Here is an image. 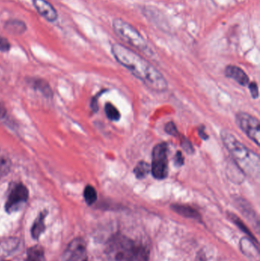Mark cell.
Masks as SVG:
<instances>
[{
	"label": "cell",
	"instance_id": "cell-1",
	"mask_svg": "<svg viewBox=\"0 0 260 261\" xmlns=\"http://www.w3.org/2000/svg\"><path fill=\"white\" fill-rule=\"evenodd\" d=\"M111 52L120 64L129 70L147 87L157 92L167 90L168 84L164 75L138 54L121 44H113Z\"/></svg>",
	"mask_w": 260,
	"mask_h": 261
},
{
	"label": "cell",
	"instance_id": "cell-2",
	"mask_svg": "<svg viewBox=\"0 0 260 261\" xmlns=\"http://www.w3.org/2000/svg\"><path fill=\"white\" fill-rule=\"evenodd\" d=\"M222 139L223 145L232 156L237 166L242 173L252 178L258 179L260 177V160L259 156L246 148L235 136L228 131L223 130Z\"/></svg>",
	"mask_w": 260,
	"mask_h": 261
},
{
	"label": "cell",
	"instance_id": "cell-3",
	"mask_svg": "<svg viewBox=\"0 0 260 261\" xmlns=\"http://www.w3.org/2000/svg\"><path fill=\"white\" fill-rule=\"evenodd\" d=\"M136 247L133 241L124 235L113 237L106 247L109 261H133Z\"/></svg>",
	"mask_w": 260,
	"mask_h": 261
},
{
	"label": "cell",
	"instance_id": "cell-4",
	"mask_svg": "<svg viewBox=\"0 0 260 261\" xmlns=\"http://www.w3.org/2000/svg\"><path fill=\"white\" fill-rule=\"evenodd\" d=\"M112 26L114 32L128 44L145 53L150 52L146 40L129 22L121 19H115L113 21Z\"/></svg>",
	"mask_w": 260,
	"mask_h": 261
},
{
	"label": "cell",
	"instance_id": "cell-5",
	"mask_svg": "<svg viewBox=\"0 0 260 261\" xmlns=\"http://www.w3.org/2000/svg\"><path fill=\"white\" fill-rule=\"evenodd\" d=\"M168 145L160 143L156 145L152 153L150 172L157 180H164L168 176Z\"/></svg>",
	"mask_w": 260,
	"mask_h": 261
},
{
	"label": "cell",
	"instance_id": "cell-6",
	"mask_svg": "<svg viewBox=\"0 0 260 261\" xmlns=\"http://www.w3.org/2000/svg\"><path fill=\"white\" fill-rule=\"evenodd\" d=\"M237 123L240 129L254 141L257 145H260V125L258 119L247 113L241 112L237 115Z\"/></svg>",
	"mask_w": 260,
	"mask_h": 261
},
{
	"label": "cell",
	"instance_id": "cell-7",
	"mask_svg": "<svg viewBox=\"0 0 260 261\" xmlns=\"http://www.w3.org/2000/svg\"><path fill=\"white\" fill-rule=\"evenodd\" d=\"M29 196V192L28 188L24 184H16L11 190L7 201L5 203V210L6 212L11 213L18 210L20 206L26 203Z\"/></svg>",
	"mask_w": 260,
	"mask_h": 261
},
{
	"label": "cell",
	"instance_id": "cell-8",
	"mask_svg": "<svg viewBox=\"0 0 260 261\" xmlns=\"http://www.w3.org/2000/svg\"><path fill=\"white\" fill-rule=\"evenodd\" d=\"M61 261H87L86 243L81 238H76L69 243L62 255Z\"/></svg>",
	"mask_w": 260,
	"mask_h": 261
},
{
	"label": "cell",
	"instance_id": "cell-9",
	"mask_svg": "<svg viewBox=\"0 0 260 261\" xmlns=\"http://www.w3.org/2000/svg\"><path fill=\"white\" fill-rule=\"evenodd\" d=\"M34 5L37 12L49 21H56L57 13L53 5L47 0H33Z\"/></svg>",
	"mask_w": 260,
	"mask_h": 261
},
{
	"label": "cell",
	"instance_id": "cell-10",
	"mask_svg": "<svg viewBox=\"0 0 260 261\" xmlns=\"http://www.w3.org/2000/svg\"><path fill=\"white\" fill-rule=\"evenodd\" d=\"M225 75L227 77L234 79L237 83L243 87H247L250 83V79L246 73L237 66H227V68L225 69Z\"/></svg>",
	"mask_w": 260,
	"mask_h": 261
},
{
	"label": "cell",
	"instance_id": "cell-11",
	"mask_svg": "<svg viewBox=\"0 0 260 261\" xmlns=\"http://www.w3.org/2000/svg\"><path fill=\"white\" fill-rule=\"evenodd\" d=\"M171 208L176 213L183 215L184 217L194 219H200V214L199 213V212H197L195 208L188 206V205L174 204L171 206Z\"/></svg>",
	"mask_w": 260,
	"mask_h": 261
},
{
	"label": "cell",
	"instance_id": "cell-12",
	"mask_svg": "<svg viewBox=\"0 0 260 261\" xmlns=\"http://www.w3.org/2000/svg\"><path fill=\"white\" fill-rule=\"evenodd\" d=\"M46 215H47V212H41L34 223L32 228V235L36 239H37L45 230L44 221H45Z\"/></svg>",
	"mask_w": 260,
	"mask_h": 261
},
{
	"label": "cell",
	"instance_id": "cell-13",
	"mask_svg": "<svg viewBox=\"0 0 260 261\" xmlns=\"http://www.w3.org/2000/svg\"><path fill=\"white\" fill-rule=\"evenodd\" d=\"M31 84L32 85L34 89H36V90L40 91V93H42L43 95H45L46 97H52L53 92H52L51 87L47 82L44 81L43 79H31Z\"/></svg>",
	"mask_w": 260,
	"mask_h": 261
},
{
	"label": "cell",
	"instance_id": "cell-14",
	"mask_svg": "<svg viewBox=\"0 0 260 261\" xmlns=\"http://www.w3.org/2000/svg\"><path fill=\"white\" fill-rule=\"evenodd\" d=\"M6 31L13 34H21L26 30V25L19 20H10L5 24Z\"/></svg>",
	"mask_w": 260,
	"mask_h": 261
},
{
	"label": "cell",
	"instance_id": "cell-15",
	"mask_svg": "<svg viewBox=\"0 0 260 261\" xmlns=\"http://www.w3.org/2000/svg\"><path fill=\"white\" fill-rule=\"evenodd\" d=\"M26 261H44V253L42 247L35 246L28 249Z\"/></svg>",
	"mask_w": 260,
	"mask_h": 261
},
{
	"label": "cell",
	"instance_id": "cell-16",
	"mask_svg": "<svg viewBox=\"0 0 260 261\" xmlns=\"http://www.w3.org/2000/svg\"><path fill=\"white\" fill-rule=\"evenodd\" d=\"M134 173L137 179L142 180L150 173V165L146 161H140L134 168Z\"/></svg>",
	"mask_w": 260,
	"mask_h": 261
},
{
	"label": "cell",
	"instance_id": "cell-17",
	"mask_svg": "<svg viewBox=\"0 0 260 261\" xmlns=\"http://www.w3.org/2000/svg\"><path fill=\"white\" fill-rule=\"evenodd\" d=\"M85 201L89 205H91L97 200V192L95 188L92 186H86L83 192Z\"/></svg>",
	"mask_w": 260,
	"mask_h": 261
},
{
	"label": "cell",
	"instance_id": "cell-18",
	"mask_svg": "<svg viewBox=\"0 0 260 261\" xmlns=\"http://www.w3.org/2000/svg\"><path fill=\"white\" fill-rule=\"evenodd\" d=\"M105 111H106L108 118L110 120L116 122V121L119 120L120 118H121V114H120L118 109L111 103H106V106H105Z\"/></svg>",
	"mask_w": 260,
	"mask_h": 261
},
{
	"label": "cell",
	"instance_id": "cell-19",
	"mask_svg": "<svg viewBox=\"0 0 260 261\" xmlns=\"http://www.w3.org/2000/svg\"><path fill=\"white\" fill-rule=\"evenodd\" d=\"M133 261H149V253L147 249L143 246H137Z\"/></svg>",
	"mask_w": 260,
	"mask_h": 261
},
{
	"label": "cell",
	"instance_id": "cell-20",
	"mask_svg": "<svg viewBox=\"0 0 260 261\" xmlns=\"http://www.w3.org/2000/svg\"><path fill=\"white\" fill-rule=\"evenodd\" d=\"M11 161L5 157H0V180L7 175L11 169Z\"/></svg>",
	"mask_w": 260,
	"mask_h": 261
},
{
	"label": "cell",
	"instance_id": "cell-21",
	"mask_svg": "<svg viewBox=\"0 0 260 261\" xmlns=\"http://www.w3.org/2000/svg\"><path fill=\"white\" fill-rule=\"evenodd\" d=\"M165 130L167 134H170V135H179V131H178L177 128H176V125L173 122H168L166 125Z\"/></svg>",
	"mask_w": 260,
	"mask_h": 261
},
{
	"label": "cell",
	"instance_id": "cell-22",
	"mask_svg": "<svg viewBox=\"0 0 260 261\" xmlns=\"http://www.w3.org/2000/svg\"><path fill=\"white\" fill-rule=\"evenodd\" d=\"M181 146L185 151L188 153V154H192L194 151L193 147H192V144L186 138H183L181 141Z\"/></svg>",
	"mask_w": 260,
	"mask_h": 261
},
{
	"label": "cell",
	"instance_id": "cell-23",
	"mask_svg": "<svg viewBox=\"0 0 260 261\" xmlns=\"http://www.w3.org/2000/svg\"><path fill=\"white\" fill-rule=\"evenodd\" d=\"M10 48L11 44L7 39L0 36V51L2 52H7Z\"/></svg>",
	"mask_w": 260,
	"mask_h": 261
},
{
	"label": "cell",
	"instance_id": "cell-24",
	"mask_svg": "<svg viewBox=\"0 0 260 261\" xmlns=\"http://www.w3.org/2000/svg\"><path fill=\"white\" fill-rule=\"evenodd\" d=\"M249 89H250V93L253 99H257L259 97V88L258 85L255 82H252L249 83Z\"/></svg>",
	"mask_w": 260,
	"mask_h": 261
},
{
	"label": "cell",
	"instance_id": "cell-25",
	"mask_svg": "<svg viewBox=\"0 0 260 261\" xmlns=\"http://www.w3.org/2000/svg\"><path fill=\"white\" fill-rule=\"evenodd\" d=\"M184 157H183L182 152L177 151L174 157L175 165L178 167V168H180V167L183 166V164H184Z\"/></svg>",
	"mask_w": 260,
	"mask_h": 261
},
{
	"label": "cell",
	"instance_id": "cell-26",
	"mask_svg": "<svg viewBox=\"0 0 260 261\" xmlns=\"http://www.w3.org/2000/svg\"><path fill=\"white\" fill-rule=\"evenodd\" d=\"M100 95L101 93H99V95H97L93 99H92L91 108L92 110H93L94 112L98 111V97Z\"/></svg>",
	"mask_w": 260,
	"mask_h": 261
},
{
	"label": "cell",
	"instance_id": "cell-27",
	"mask_svg": "<svg viewBox=\"0 0 260 261\" xmlns=\"http://www.w3.org/2000/svg\"><path fill=\"white\" fill-rule=\"evenodd\" d=\"M204 128L203 127V126H202V127H201L199 130V135H200L201 138H203V139L204 140H206L208 138V135H207V134H206V133L204 132Z\"/></svg>",
	"mask_w": 260,
	"mask_h": 261
},
{
	"label": "cell",
	"instance_id": "cell-28",
	"mask_svg": "<svg viewBox=\"0 0 260 261\" xmlns=\"http://www.w3.org/2000/svg\"><path fill=\"white\" fill-rule=\"evenodd\" d=\"M6 114V110H5V107L0 103V118H3Z\"/></svg>",
	"mask_w": 260,
	"mask_h": 261
}]
</instances>
